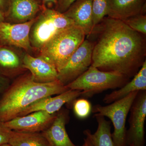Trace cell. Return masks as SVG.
Listing matches in <instances>:
<instances>
[{"label":"cell","instance_id":"1","mask_svg":"<svg viewBox=\"0 0 146 146\" xmlns=\"http://www.w3.org/2000/svg\"><path fill=\"white\" fill-rule=\"evenodd\" d=\"M87 36L94 39L91 65L100 70L116 72L130 79L146 60V35L122 21L105 16Z\"/></svg>","mask_w":146,"mask_h":146},{"label":"cell","instance_id":"2","mask_svg":"<svg viewBox=\"0 0 146 146\" xmlns=\"http://www.w3.org/2000/svg\"><path fill=\"white\" fill-rule=\"evenodd\" d=\"M58 80L46 83L35 82L30 73L21 75L10 84L0 99V121L18 117L24 110L39 99L69 90Z\"/></svg>","mask_w":146,"mask_h":146},{"label":"cell","instance_id":"3","mask_svg":"<svg viewBox=\"0 0 146 146\" xmlns=\"http://www.w3.org/2000/svg\"><path fill=\"white\" fill-rule=\"evenodd\" d=\"M43 6L35 18L29 39L33 50L39 52L54 37L65 29L74 25L63 13Z\"/></svg>","mask_w":146,"mask_h":146},{"label":"cell","instance_id":"4","mask_svg":"<svg viewBox=\"0 0 146 146\" xmlns=\"http://www.w3.org/2000/svg\"><path fill=\"white\" fill-rule=\"evenodd\" d=\"M83 30L73 25L60 32L39 52V55L50 60L59 72L85 39Z\"/></svg>","mask_w":146,"mask_h":146},{"label":"cell","instance_id":"5","mask_svg":"<svg viewBox=\"0 0 146 146\" xmlns=\"http://www.w3.org/2000/svg\"><path fill=\"white\" fill-rule=\"evenodd\" d=\"M129 80L120 73L101 71L91 65L85 72L66 86L70 89L81 91V96L86 98L108 89H119Z\"/></svg>","mask_w":146,"mask_h":146},{"label":"cell","instance_id":"6","mask_svg":"<svg viewBox=\"0 0 146 146\" xmlns=\"http://www.w3.org/2000/svg\"><path fill=\"white\" fill-rule=\"evenodd\" d=\"M139 91H134L121 99L108 105H94L91 112L111 120L114 131L111 134L115 146H126V121L131 108Z\"/></svg>","mask_w":146,"mask_h":146},{"label":"cell","instance_id":"7","mask_svg":"<svg viewBox=\"0 0 146 146\" xmlns=\"http://www.w3.org/2000/svg\"><path fill=\"white\" fill-rule=\"evenodd\" d=\"M94 44L84 39L68 63L58 73V80L65 86L82 75L91 65Z\"/></svg>","mask_w":146,"mask_h":146},{"label":"cell","instance_id":"8","mask_svg":"<svg viewBox=\"0 0 146 146\" xmlns=\"http://www.w3.org/2000/svg\"><path fill=\"white\" fill-rule=\"evenodd\" d=\"M129 127L126 131L127 145L145 146L146 118V91H140L130 110Z\"/></svg>","mask_w":146,"mask_h":146},{"label":"cell","instance_id":"9","mask_svg":"<svg viewBox=\"0 0 146 146\" xmlns=\"http://www.w3.org/2000/svg\"><path fill=\"white\" fill-rule=\"evenodd\" d=\"M35 18L22 23H0V44L22 49L30 54L33 51L30 42V32Z\"/></svg>","mask_w":146,"mask_h":146},{"label":"cell","instance_id":"10","mask_svg":"<svg viewBox=\"0 0 146 146\" xmlns=\"http://www.w3.org/2000/svg\"><path fill=\"white\" fill-rule=\"evenodd\" d=\"M56 113L50 114L43 111H35L13 118L4 123L11 130L29 132H42L53 121Z\"/></svg>","mask_w":146,"mask_h":146},{"label":"cell","instance_id":"11","mask_svg":"<svg viewBox=\"0 0 146 146\" xmlns=\"http://www.w3.org/2000/svg\"><path fill=\"white\" fill-rule=\"evenodd\" d=\"M23 66L30 71L35 82L46 83L58 80V72L53 63L42 56L34 57L28 53L23 55Z\"/></svg>","mask_w":146,"mask_h":146},{"label":"cell","instance_id":"12","mask_svg":"<svg viewBox=\"0 0 146 146\" xmlns=\"http://www.w3.org/2000/svg\"><path fill=\"white\" fill-rule=\"evenodd\" d=\"M81 94L82 91L80 90L69 89L55 97L51 96L42 98L24 110L18 117L38 111H45L50 114H54L59 111L64 105L73 103Z\"/></svg>","mask_w":146,"mask_h":146},{"label":"cell","instance_id":"13","mask_svg":"<svg viewBox=\"0 0 146 146\" xmlns=\"http://www.w3.org/2000/svg\"><path fill=\"white\" fill-rule=\"evenodd\" d=\"M42 7L41 3L36 0H9L5 22L22 23L31 21L36 17Z\"/></svg>","mask_w":146,"mask_h":146},{"label":"cell","instance_id":"14","mask_svg":"<svg viewBox=\"0 0 146 146\" xmlns=\"http://www.w3.org/2000/svg\"><path fill=\"white\" fill-rule=\"evenodd\" d=\"M68 118V112L60 109L56 112L51 124L41 132L50 146H77L71 141L66 131L65 125Z\"/></svg>","mask_w":146,"mask_h":146},{"label":"cell","instance_id":"15","mask_svg":"<svg viewBox=\"0 0 146 146\" xmlns=\"http://www.w3.org/2000/svg\"><path fill=\"white\" fill-rule=\"evenodd\" d=\"M107 16L124 21L139 14L146 15V0H107Z\"/></svg>","mask_w":146,"mask_h":146},{"label":"cell","instance_id":"16","mask_svg":"<svg viewBox=\"0 0 146 146\" xmlns=\"http://www.w3.org/2000/svg\"><path fill=\"white\" fill-rule=\"evenodd\" d=\"M92 0H77L63 14L81 28L86 36L91 34L94 28L92 21Z\"/></svg>","mask_w":146,"mask_h":146},{"label":"cell","instance_id":"17","mask_svg":"<svg viewBox=\"0 0 146 146\" xmlns=\"http://www.w3.org/2000/svg\"><path fill=\"white\" fill-rule=\"evenodd\" d=\"M13 47L0 44V74L9 79L24 74L27 70L23 66V56Z\"/></svg>","mask_w":146,"mask_h":146},{"label":"cell","instance_id":"18","mask_svg":"<svg viewBox=\"0 0 146 146\" xmlns=\"http://www.w3.org/2000/svg\"><path fill=\"white\" fill-rule=\"evenodd\" d=\"M146 91V60L131 81L118 90L106 95L103 101L106 104H110L121 99L134 91Z\"/></svg>","mask_w":146,"mask_h":146},{"label":"cell","instance_id":"19","mask_svg":"<svg viewBox=\"0 0 146 146\" xmlns=\"http://www.w3.org/2000/svg\"><path fill=\"white\" fill-rule=\"evenodd\" d=\"M98 122L96 131L93 134L89 129V135L94 146H115L111 133V121L104 116L94 114Z\"/></svg>","mask_w":146,"mask_h":146},{"label":"cell","instance_id":"20","mask_svg":"<svg viewBox=\"0 0 146 146\" xmlns=\"http://www.w3.org/2000/svg\"><path fill=\"white\" fill-rule=\"evenodd\" d=\"M8 143L11 146H50L41 132L11 131Z\"/></svg>","mask_w":146,"mask_h":146},{"label":"cell","instance_id":"21","mask_svg":"<svg viewBox=\"0 0 146 146\" xmlns=\"http://www.w3.org/2000/svg\"><path fill=\"white\" fill-rule=\"evenodd\" d=\"M107 0H92V21L94 27L107 16Z\"/></svg>","mask_w":146,"mask_h":146},{"label":"cell","instance_id":"22","mask_svg":"<svg viewBox=\"0 0 146 146\" xmlns=\"http://www.w3.org/2000/svg\"><path fill=\"white\" fill-rule=\"evenodd\" d=\"M73 107L76 116L80 119L88 117L92 111L91 103L84 98L76 99L73 102Z\"/></svg>","mask_w":146,"mask_h":146},{"label":"cell","instance_id":"23","mask_svg":"<svg viewBox=\"0 0 146 146\" xmlns=\"http://www.w3.org/2000/svg\"><path fill=\"white\" fill-rule=\"evenodd\" d=\"M122 21L133 30L146 35V15L139 14Z\"/></svg>","mask_w":146,"mask_h":146},{"label":"cell","instance_id":"24","mask_svg":"<svg viewBox=\"0 0 146 146\" xmlns=\"http://www.w3.org/2000/svg\"><path fill=\"white\" fill-rule=\"evenodd\" d=\"M11 131L6 126L4 123L0 121V145L8 143Z\"/></svg>","mask_w":146,"mask_h":146},{"label":"cell","instance_id":"25","mask_svg":"<svg viewBox=\"0 0 146 146\" xmlns=\"http://www.w3.org/2000/svg\"><path fill=\"white\" fill-rule=\"evenodd\" d=\"M77 0H58L54 9L60 13H63L68 10L72 4Z\"/></svg>","mask_w":146,"mask_h":146},{"label":"cell","instance_id":"26","mask_svg":"<svg viewBox=\"0 0 146 146\" xmlns=\"http://www.w3.org/2000/svg\"><path fill=\"white\" fill-rule=\"evenodd\" d=\"M10 84V79L0 74V96L3 95Z\"/></svg>","mask_w":146,"mask_h":146},{"label":"cell","instance_id":"27","mask_svg":"<svg viewBox=\"0 0 146 146\" xmlns=\"http://www.w3.org/2000/svg\"><path fill=\"white\" fill-rule=\"evenodd\" d=\"M9 7V0H0V10L5 15L7 14Z\"/></svg>","mask_w":146,"mask_h":146},{"label":"cell","instance_id":"28","mask_svg":"<svg viewBox=\"0 0 146 146\" xmlns=\"http://www.w3.org/2000/svg\"><path fill=\"white\" fill-rule=\"evenodd\" d=\"M58 0H40V3L42 5L47 7V5H54L55 6Z\"/></svg>","mask_w":146,"mask_h":146},{"label":"cell","instance_id":"29","mask_svg":"<svg viewBox=\"0 0 146 146\" xmlns=\"http://www.w3.org/2000/svg\"><path fill=\"white\" fill-rule=\"evenodd\" d=\"M5 16L4 13L0 10V23L5 22Z\"/></svg>","mask_w":146,"mask_h":146},{"label":"cell","instance_id":"30","mask_svg":"<svg viewBox=\"0 0 146 146\" xmlns=\"http://www.w3.org/2000/svg\"><path fill=\"white\" fill-rule=\"evenodd\" d=\"M0 146H11L9 143H6L4 144H3V145H1Z\"/></svg>","mask_w":146,"mask_h":146},{"label":"cell","instance_id":"31","mask_svg":"<svg viewBox=\"0 0 146 146\" xmlns=\"http://www.w3.org/2000/svg\"><path fill=\"white\" fill-rule=\"evenodd\" d=\"M82 146H85V145H84V144L83 145H82Z\"/></svg>","mask_w":146,"mask_h":146},{"label":"cell","instance_id":"32","mask_svg":"<svg viewBox=\"0 0 146 146\" xmlns=\"http://www.w3.org/2000/svg\"><path fill=\"white\" fill-rule=\"evenodd\" d=\"M128 146H134L133 145H128Z\"/></svg>","mask_w":146,"mask_h":146},{"label":"cell","instance_id":"33","mask_svg":"<svg viewBox=\"0 0 146 146\" xmlns=\"http://www.w3.org/2000/svg\"><path fill=\"white\" fill-rule=\"evenodd\" d=\"M36 1H39L40 2V0H36Z\"/></svg>","mask_w":146,"mask_h":146},{"label":"cell","instance_id":"34","mask_svg":"<svg viewBox=\"0 0 146 146\" xmlns=\"http://www.w3.org/2000/svg\"><path fill=\"white\" fill-rule=\"evenodd\" d=\"M126 146H128V145H127Z\"/></svg>","mask_w":146,"mask_h":146}]
</instances>
